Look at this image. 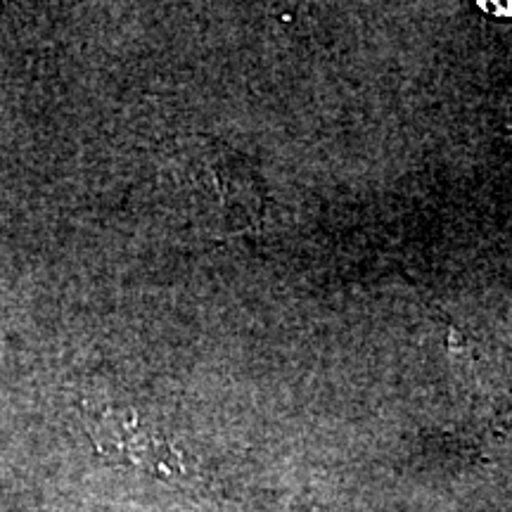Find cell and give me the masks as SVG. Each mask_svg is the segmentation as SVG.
<instances>
[{"mask_svg": "<svg viewBox=\"0 0 512 512\" xmlns=\"http://www.w3.org/2000/svg\"><path fill=\"white\" fill-rule=\"evenodd\" d=\"M81 415L95 451L105 458L121 460L164 479L185 475L181 451H176L155 427L147 425L138 411L112 406V403H102V406L83 403Z\"/></svg>", "mask_w": 512, "mask_h": 512, "instance_id": "6da1fadb", "label": "cell"}]
</instances>
